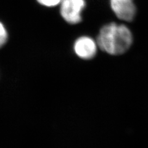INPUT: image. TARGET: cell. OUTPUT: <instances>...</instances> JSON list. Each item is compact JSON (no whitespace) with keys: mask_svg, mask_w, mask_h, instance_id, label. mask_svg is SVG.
Instances as JSON below:
<instances>
[{"mask_svg":"<svg viewBox=\"0 0 148 148\" xmlns=\"http://www.w3.org/2000/svg\"><path fill=\"white\" fill-rule=\"evenodd\" d=\"M133 36L128 28L123 25L112 23L101 29L97 38L99 48L112 55L122 54L130 47Z\"/></svg>","mask_w":148,"mask_h":148,"instance_id":"1","label":"cell"},{"mask_svg":"<svg viewBox=\"0 0 148 148\" xmlns=\"http://www.w3.org/2000/svg\"><path fill=\"white\" fill-rule=\"evenodd\" d=\"M61 14L69 24H75L82 21L81 11L85 7L84 0H62Z\"/></svg>","mask_w":148,"mask_h":148,"instance_id":"2","label":"cell"},{"mask_svg":"<svg viewBox=\"0 0 148 148\" xmlns=\"http://www.w3.org/2000/svg\"><path fill=\"white\" fill-rule=\"evenodd\" d=\"M110 6L120 19L132 21L136 14V8L133 0H110Z\"/></svg>","mask_w":148,"mask_h":148,"instance_id":"3","label":"cell"},{"mask_svg":"<svg viewBox=\"0 0 148 148\" xmlns=\"http://www.w3.org/2000/svg\"><path fill=\"white\" fill-rule=\"evenodd\" d=\"M74 49L80 58L90 59L93 58L96 53V45L89 37L83 36L78 38L75 43Z\"/></svg>","mask_w":148,"mask_h":148,"instance_id":"4","label":"cell"},{"mask_svg":"<svg viewBox=\"0 0 148 148\" xmlns=\"http://www.w3.org/2000/svg\"><path fill=\"white\" fill-rule=\"evenodd\" d=\"M8 39V33L1 22H0V48L6 43Z\"/></svg>","mask_w":148,"mask_h":148,"instance_id":"5","label":"cell"},{"mask_svg":"<svg viewBox=\"0 0 148 148\" xmlns=\"http://www.w3.org/2000/svg\"><path fill=\"white\" fill-rule=\"evenodd\" d=\"M62 0H37L40 4L45 6L52 7L58 5L61 2Z\"/></svg>","mask_w":148,"mask_h":148,"instance_id":"6","label":"cell"}]
</instances>
